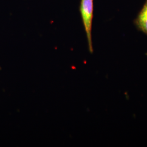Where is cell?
I'll return each mask as SVG.
<instances>
[{"label": "cell", "instance_id": "cell-1", "mask_svg": "<svg viewBox=\"0 0 147 147\" xmlns=\"http://www.w3.org/2000/svg\"><path fill=\"white\" fill-rule=\"evenodd\" d=\"M80 9L86 33L89 51L92 53L93 49L92 41V27L93 17V0H81Z\"/></svg>", "mask_w": 147, "mask_h": 147}, {"label": "cell", "instance_id": "cell-2", "mask_svg": "<svg viewBox=\"0 0 147 147\" xmlns=\"http://www.w3.org/2000/svg\"><path fill=\"white\" fill-rule=\"evenodd\" d=\"M136 23L138 27L147 34V0L137 16Z\"/></svg>", "mask_w": 147, "mask_h": 147}]
</instances>
